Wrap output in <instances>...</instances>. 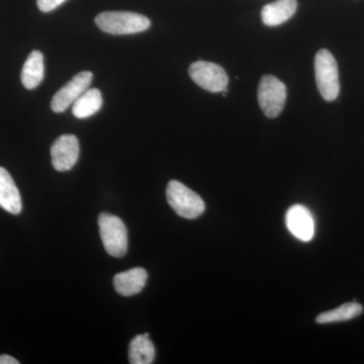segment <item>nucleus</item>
Here are the masks:
<instances>
[{
  "mask_svg": "<svg viewBox=\"0 0 364 364\" xmlns=\"http://www.w3.org/2000/svg\"><path fill=\"white\" fill-rule=\"evenodd\" d=\"M100 30L111 35H131L145 32L150 28L149 18L129 11H105L95 18Z\"/></svg>",
  "mask_w": 364,
  "mask_h": 364,
  "instance_id": "nucleus-1",
  "label": "nucleus"
},
{
  "mask_svg": "<svg viewBox=\"0 0 364 364\" xmlns=\"http://www.w3.org/2000/svg\"><path fill=\"white\" fill-rule=\"evenodd\" d=\"M166 198L174 212L186 219H196L205 212V205L203 198L181 181L168 182Z\"/></svg>",
  "mask_w": 364,
  "mask_h": 364,
  "instance_id": "nucleus-2",
  "label": "nucleus"
},
{
  "mask_svg": "<svg viewBox=\"0 0 364 364\" xmlns=\"http://www.w3.org/2000/svg\"><path fill=\"white\" fill-rule=\"evenodd\" d=\"M315 74L318 90L327 102L338 97L339 71L334 56L326 49H321L315 57Z\"/></svg>",
  "mask_w": 364,
  "mask_h": 364,
  "instance_id": "nucleus-3",
  "label": "nucleus"
},
{
  "mask_svg": "<svg viewBox=\"0 0 364 364\" xmlns=\"http://www.w3.org/2000/svg\"><path fill=\"white\" fill-rule=\"evenodd\" d=\"M100 237L107 252L114 257H123L128 251V230L116 215L102 213L98 217Z\"/></svg>",
  "mask_w": 364,
  "mask_h": 364,
  "instance_id": "nucleus-4",
  "label": "nucleus"
},
{
  "mask_svg": "<svg viewBox=\"0 0 364 364\" xmlns=\"http://www.w3.org/2000/svg\"><path fill=\"white\" fill-rule=\"evenodd\" d=\"M286 102V85L275 76H263L258 87V102L265 116L270 119L279 117Z\"/></svg>",
  "mask_w": 364,
  "mask_h": 364,
  "instance_id": "nucleus-5",
  "label": "nucleus"
},
{
  "mask_svg": "<svg viewBox=\"0 0 364 364\" xmlns=\"http://www.w3.org/2000/svg\"><path fill=\"white\" fill-rule=\"evenodd\" d=\"M189 76L196 85L217 93L227 90L229 77L222 66L212 62L198 61L191 64L188 69Z\"/></svg>",
  "mask_w": 364,
  "mask_h": 364,
  "instance_id": "nucleus-6",
  "label": "nucleus"
},
{
  "mask_svg": "<svg viewBox=\"0 0 364 364\" xmlns=\"http://www.w3.org/2000/svg\"><path fill=\"white\" fill-rule=\"evenodd\" d=\"M93 74L90 71H83L76 74L69 82H67L61 90L57 91L52 98L51 109L55 112H65L68 107L73 105L79 97L90 88L92 81Z\"/></svg>",
  "mask_w": 364,
  "mask_h": 364,
  "instance_id": "nucleus-7",
  "label": "nucleus"
},
{
  "mask_svg": "<svg viewBox=\"0 0 364 364\" xmlns=\"http://www.w3.org/2000/svg\"><path fill=\"white\" fill-rule=\"evenodd\" d=\"M80 153L78 139L74 135L59 136L51 147L53 167L57 171H68L76 164Z\"/></svg>",
  "mask_w": 364,
  "mask_h": 364,
  "instance_id": "nucleus-8",
  "label": "nucleus"
},
{
  "mask_svg": "<svg viewBox=\"0 0 364 364\" xmlns=\"http://www.w3.org/2000/svg\"><path fill=\"white\" fill-rule=\"evenodd\" d=\"M287 229L296 239L303 242L312 240L315 236V220L308 208L294 205L286 215Z\"/></svg>",
  "mask_w": 364,
  "mask_h": 364,
  "instance_id": "nucleus-9",
  "label": "nucleus"
},
{
  "mask_svg": "<svg viewBox=\"0 0 364 364\" xmlns=\"http://www.w3.org/2000/svg\"><path fill=\"white\" fill-rule=\"evenodd\" d=\"M147 279V272L144 268H132L130 270L114 275V289L121 296H134L140 293L145 287Z\"/></svg>",
  "mask_w": 364,
  "mask_h": 364,
  "instance_id": "nucleus-10",
  "label": "nucleus"
},
{
  "mask_svg": "<svg viewBox=\"0 0 364 364\" xmlns=\"http://www.w3.org/2000/svg\"><path fill=\"white\" fill-rule=\"evenodd\" d=\"M0 208L14 215L20 214L23 208L20 191L4 167H0Z\"/></svg>",
  "mask_w": 364,
  "mask_h": 364,
  "instance_id": "nucleus-11",
  "label": "nucleus"
},
{
  "mask_svg": "<svg viewBox=\"0 0 364 364\" xmlns=\"http://www.w3.org/2000/svg\"><path fill=\"white\" fill-rule=\"evenodd\" d=\"M296 9H298L296 0H277L263 7L261 18L265 26H280L296 14Z\"/></svg>",
  "mask_w": 364,
  "mask_h": 364,
  "instance_id": "nucleus-12",
  "label": "nucleus"
},
{
  "mask_svg": "<svg viewBox=\"0 0 364 364\" xmlns=\"http://www.w3.org/2000/svg\"><path fill=\"white\" fill-rule=\"evenodd\" d=\"M44 56L40 51H33L28 55L21 70V83L26 90L38 87L44 79Z\"/></svg>",
  "mask_w": 364,
  "mask_h": 364,
  "instance_id": "nucleus-13",
  "label": "nucleus"
},
{
  "mask_svg": "<svg viewBox=\"0 0 364 364\" xmlns=\"http://www.w3.org/2000/svg\"><path fill=\"white\" fill-rule=\"evenodd\" d=\"M104 100L97 88H88L72 105V114L77 119H87L102 109Z\"/></svg>",
  "mask_w": 364,
  "mask_h": 364,
  "instance_id": "nucleus-14",
  "label": "nucleus"
},
{
  "mask_svg": "<svg viewBox=\"0 0 364 364\" xmlns=\"http://www.w3.org/2000/svg\"><path fill=\"white\" fill-rule=\"evenodd\" d=\"M129 359L132 364L154 363L155 347L149 338V334L138 335L132 340L129 347Z\"/></svg>",
  "mask_w": 364,
  "mask_h": 364,
  "instance_id": "nucleus-15",
  "label": "nucleus"
},
{
  "mask_svg": "<svg viewBox=\"0 0 364 364\" xmlns=\"http://www.w3.org/2000/svg\"><path fill=\"white\" fill-rule=\"evenodd\" d=\"M363 306L358 303H346L344 305L334 309V310L328 311L320 314L316 318V322L318 324H330V323L343 322L349 321L351 318L358 317L363 314Z\"/></svg>",
  "mask_w": 364,
  "mask_h": 364,
  "instance_id": "nucleus-16",
  "label": "nucleus"
},
{
  "mask_svg": "<svg viewBox=\"0 0 364 364\" xmlns=\"http://www.w3.org/2000/svg\"><path fill=\"white\" fill-rule=\"evenodd\" d=\"M65 1L66 0H37V4L41 11L50 13Z\"/></svg>",
  "mask_w": 364,
  "mask_h": 364,
  "instance_id": "nucleus-17",
  "label": "nucleus"
},
{
  "mask_svg": "<svg viewBox=\"0 0 364 364\" xmlns=\"http://www.w3.org/2000/svg\"><path fill=\"white\" fill-rule=\"evenodd\" d=\"M18 360L16 358H14L13 356L7 355V354H4V355H0V364H18Z\"/></svg>",
  "mask_w": 364,
  "mask_h": 364,
  "instance_id": "nucleus-18",
  "label": "nucleus"
}]
</instances>
